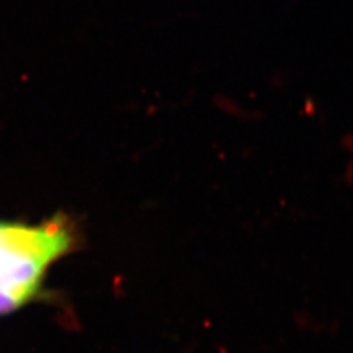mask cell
<instances>
[{
	"label": "cell",
	"instance_id": "cell-1",
	"mask_svg": "<svg viewBox=\"0 0 353 353\" xmlns=\"http://www.w3.org/2000/svg\"><path fill=\"white\" fill-rule=\"evenodd\" d=\"M76 241L64 214L39 224L0 220V316L38 300L49 268L75 249Z\"/></svg>",
	"mask_w": 353,
	"mask_h": 353
}]
</instances>
